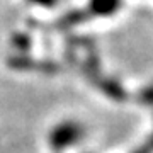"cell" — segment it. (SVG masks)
<instances>
[{
  "label": "cell",
  "instance_id": "3957f363",
  "mask_svg": "<svg viewBox=\"0 0 153 153\" xmlns=\"http://www.w3.org/2000/svg\"><path fill=\"white\" fill-rule=\"evenodd\" d=\"M29 5L38 7V9H43V10H51V9H56L63 0H26Z\"/></svg>",
  "mask_w": 153,
  "mask_h": 153
},
{
  "label": "cell",
  "instance_id": "7a4b0ae2",
  "mask_svg": "<svg viewBox=\"0 0 153 153\" xmlns=\"http://www.w3.org/2000/svg\"><path fill=\"white\" fill-rule=\"evenodd\" d=\"M90 16L95 19H112L124 9L126 0H87Z\"/></svg>",
  "mask_w": 153,
  "mask_h": 153
},
{
  "label": "cell",
  "instance_id": "6da1fadb",
  "mask_svg": "<svg viewBox=\"0 0 153 153\" xmlns=\"http://www.w3.org/2000/svg\"><path fill=\"white\" fill-rule=\"evenodd\" d=\"M87 134L88 129L85 123L75 117H63L48 129L46 143L53 153H68L82 146Z\"/></svg>",
  "mask_w": 153,
  "mask_h": 153
}]
</instances>
